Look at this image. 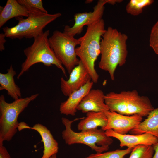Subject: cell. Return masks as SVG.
<instances>
[{
  "label": "cell",
  "mask_w": 158,
  "mask_h": 158,
  "mask_svg": "<svg viewBox=\"0 0 158 158\" xmlns=\"http://www.w3.org/2000/svg\"><path fill=\"white\" fill-rule=\"evenodd\" d=\"M128 39L126 35L111 27L106 30L101 38V56L99 67L108 72L112 80H114V73L117 67L122 66L126 62Z\"/></svg>",
  "instance_id": "6da1fadb"
},
{
  "label": "cell",
  "mask_w": 158,
  "mask_h": 158,
  "mask_svg": "<svg viewBox=\"0 0 158 158\" xmlns=\"http://www.w3.org/2000/svg\"><path fill=\"white\" fill-rule=\"evenodd\" d=\"M87 26L85 33L79 38L80 44L76 48L75 52L88 73L91 80L96 83L99 76L95 68V62L100 54L101 38L106 30L102 18Z\"/></svg>",
  "instance_id": "7a4b0ae2"
},
{
  "label": "cell",
  "mask_w": 158,
  "mask_h": 158,
  "mask_svg": "<svg viewBox=\"0 0 158 158\" xmlns=\"http://www.w3.org/2000/svg\"><path fill=\"white\" fill-rule=\"evenodd\" d=\"M104 98L109 110L123 115L146 116L154 109L148 97L140 95L136 90L110 92Z\"/></svg>",
  "instance_id": "3957f363"
},
{
  "label": "cell",
  "mask_w": 158,
  "mask_h": 158,
  "mask_svg": "<svg viewBox=\"0 0 158 158\" xmlns=\"http://www.w3.org/2000/svg\"><path fill=\"white\" fill-rule=\"evenodd\" d=\"M49 34L48 30L35 37L32 44L23 50L26 58L21 65L17 79L28 71L32 66L38 63H42L48 67L54 65L60 69L66 77L65 68L50 46L48 38Z\"/></svg>",
  "instance_id": "277c9868"
},
{
  "label": "cell",
  "mask_w": 158,
  "mask_h": 158,
  "mask_svg": "<svg viewBox=\"0 0 158 158\" xmlns=\"http://www.w3.org/2000/svg\"><path fill=\"white\" fill-rule=\"evenodd\" d=\"M61 16L60 13L50 14L39 11H31L26 18H15L18 21L15 26L4 27L3 30L6 37L11 39L34 38L43 33L47 25Z\"/></svg>",
  "instance_id": "5b68a950"
},
{
  "label": "cell",
  "mask_w": 158,
  "mask_h": 158,
  "mask_svg": "<svg viewBox=\"0 0 158 158\" xmlns=\"http://www.w3.org/2000/svg\"><path fill=\"white\" fill-rule=\"evenodd\" d=\"M39 95L37 93L30 97H21L11 103L6 101L4 95H0V144L11 140L17 131L19 115Z\"/></svg>",
  "instance_id": "8992f818"
},
{
  "label": "cell",
  "mask_w": 158,
  "mask_h": 158,
  "mask_svg": "<svg viewBox=\"0 0 158 158\" xmlns=\"http://www.w3.org/2000/svg\"><path fill=\"white\" fill-rule=\"evenodd\" d=\"M84 118H77L72 120L65 117L62 118V122L65 127V129L62 132V136L65 143L68 145L84 144L89 147L96 153H102L107 151L113 141L111 137L107 136L102 129L79 132L72 130V123Z\"/></svg>",
  "instance_id": "52a82bcc"
},
{
  "label": "cell",
  "mask_w": 158,
  "mask_h": 158,
  "mask_svg": "<svg viewBox=\"0 0 158 158\" xmlns=\"http://www.w3.org/2000/svg\"><path fill=\"white\" fill-rule=\"evenodd\" d=\"M49 42L56 56L70 73L80 61L75 50L80 44L79 39L55 30L49 38Z\"/></svg>",
  "instance_id": "ba28073f"
},
{
  "label": "cell",
  "mask_w": 158,
  "mask_h": 158,
  "mask_svg": "<svg viewBox=\"0 0 158 158\" xmlns=\"http://www.w3.org/2000/svg\"><path fill=\"white\" fill-rule=\"evenodd\" d=\"M110 0H99L93 8L92 12L76 13L74 16L75 23L72 27L66 25L64 27L63 32L74 37L80 34L83 28L102 18L104 10V5L109 4Z\"/></svg>",
  "instance_id": "9c48e42d"
},
{
  "label": "cell",
  "mask_w": 158,
  "mask_h": 158,
  "mask_svg": "<svg viewBox=\"0 0 158 158\" xmlns=\"http://www.w3.org/2000/svg\"><path fill=\"white\" fill-rule=\"evenodd\" d=\"M104 112L107 118V123L103 130L105 131L112 129L120 134H126L130 132L136 127L142 119V117L138 114L129 116L109 110Z\"/></svg>",
  "instance_id": "30bf717a"
},
{
  "label": "cell",
  "mask_w": 158,
  "mask_h": 158,
  "mask_svg": "<svg viewBox=\"0 0 158 158\" xmlns=\"http://www.w3.org/2000/svg\"><path fill=\"white\" fill-rule=\"evenodd\" d=\"M91 80L90 76L82 62L80 61L70 73L69 78L65 80L61 78L60 87L64 95L69 96Z\"/></svg>",
  "instance_id": "8fae6325"
},
{
  "label": "cell",
  "mask_w": 158,
  "mask_h": 158,
  "mask_svg": "<svg viewBox=\"0 0 158 158\" xmlns=\"http://www.w3.org/2000/svg\"><path fill=\"white\" fill-rule=\"evenodd\" d=\"M105 131L107 136L118 140L121 147L126 146L128 148L133 149L139 145L152 146L158 142L157 138L148 133L140 135L121 134L115 132L112 129L107 130Z\"/></svg>",
  "instance_id": "7c38bea8"
},
{
  "label": "cell",
  "mask_w": 158,
  "mask_h": 158,
  "mask_svg": "<svg viewBox=\"0 0 158 158\" xmlns=\"http://www.w3.org/2000/svg\"><path fill=\"white\" fill-rule=\"evenodd\" d=\"M25 129L35 130L40 134L44 146L43 154L41 158H50L58 152V143L46 127L37 123L35 124L32 127H30L24 122L19 123L18 128V130L20 131Z\"/></svg>",
  "instance_id": "4fadbf2b"
},
{
  "label": "cell",
  "mask_w": 158,
  "mask_h": 158,
  "mask_svg": "<svg viewBox=\"0 0 158 158\" xmlns=\"http://www.w3.org/2000/svg\"><path fill=\"white\" fill-rule=\"evenodd\" d=\"M104 95L99 89H91L83 97L77 107L83 113L89 112H105L109 110L104 101Z\"/></svg>",
  "instance_id": "5bb4252c"
},
{
  "label": "cell",
  "mask_w": 158,
  "mask_h": 158,
  "mask_svg": "<svg viewBox=\"0 0 158 158\" xmlns=\"http://www.w3.org/2000/svg\"><path fill=\"white\" fill-rule=\"evenodd\" d=\"M94 83L90 80L80 89L71 94L67 100L61 103L59 111L61 114L66 115L75 116L77 107L83 97L91 90Z\"/></svg>",
  "instance_id": "9a60e30c"
},
{
  "label": "cell",
  "mask_w": 158,
  "mask_h": 158,
  "mask_svg": "<svg viewBox=\"0 0 158 158\" xmlns=\"http://www.w3.org/2000/svg\"><path fill=\"white\" fill-rule=\"evenodd\" d=\"M0 28L7 21L20 16L27 17L29 11L16 0H8L4 7L0 6Z\"/></svg>",
  "instance_id": "2e32d148"
},
{
  "label": "cell",
  "mask_w": 158,
  "mask_h": 158,
  "mask_svg": "<svg viewBox=\"0 0 158 158\" xmlns=\"http://www.w3.org/2000/svg\"><path fill=\"white\" fill-rule=\"evenodd\" d=\"M107 118L104 112H89L78 123L77 128L78 130L85 131L97 129L100 127L102 130L106 126Z\"/></svg>",
  "instance_id": "e0dca14e"
},
{
  "label": "cell",
  "mask_w": 158,
  "mask_h": 158,
  "mask_svg": "<svg viewBox=\"0 0 158 158\" xmlns=\"http://www.w3.org/2000/svg\"><path fill=\"white\" fill-rule=\"evenodd\" d=\"M16 74L12 65L7 69L6 73H0V90H6L8 95L14 100L21 97L20 89L16 85L14 80V76Z\"/></svg>",
  "instance_id": "ac0fdd59"
},
{
  "label": "cell",
  "mask_w": 158,
  "mask_h": 158,
  "mask_svg": "<svg viewBox=\"0 0 158 158\" xmlns=\"http://www.w3.org/2000/svg\"><path fill=\"white\" fill-rule=\"evenodd\" d=\"M147 116L144 121H142L130 133L132 135L147 133L158 138V107L154 109Z\"/></svg>",
  "instance_id": "d6986e66"
},
{
  "label": "cell",
  "mask_w": 158,
  "mask_h": 158,
  "mask_svg": "<svg viewBox=\"0 0 158 158\" xmlns=\"http://www.w3.org/2000/svg\"><path fill=\"white\" fill-rule=\"evenodd\" d=\"M153 0H130L126 6L127 13L134 16H138L143 11V8L152 4Z\"/></svg>",
  "instance_id": "ffe728a7"
},
{
  "label": "cell",
  "mask_w": 158,
  "mask_h": 158,
  "mask_svg": "<svg viewBox=\"0 0 158 158\" xmlns=\"http://www.w3.org/2000/svg\"><path fill=\"white\" fill-rule=\"evenodd\" d=\"M154 153L152 146L139 145L132 149L129 158H152Z\"/></svg>",
  "instance_id": "44dd1931"
},
{
  "label": "cell",
  "mask_w": 158,
  "mask_h": 158,
  "mask_svg": "<svg viewBox=\"0 0 158 158\" xmlns=\"http://www.w3.org/2000/svg\"><path fill=\"white\" fill-rule=\"evenodd\" d=\"M132 149L127 148L125 150L117 149L114 150L102 153L91 154L85 158H124L130 153Z\"/></svg>",
  "instance_id": "7402d4cb"
},
{
  "label": "cell",
  "mask_w": 158,
  "mask_h": 158,
  "mask_svg": "<svg viewBox=\"0 0 158 158\" xmlns=\"http://www.w3.org/2000/svg\"><path fill=\"white\" fill-rule=\"evenodd\" d=\"M21 5L26 8L29 11H39L47 13V11L44 9L42 0H17Z\"/></svg>",
  "instance_id": "603a6c76"
},
{
  "label": "cell",
  "mask_w": 158,
  "mask_h": 158,
  "mask_svg": "<svg viewBox=\"0 0 158 158\" xmlns=\"http://www.w3.org/2000/svg\"><path fill=\"white\" fill-rule=\"evenodd\" d=\"M149 45L155 53L158 55V20L154 25L151 29Z\"/></svg>",
  "instance_id": "cb8c5ba5"
},
{
  "label": "cell",
  "mask_w": 158,
  "mask_h": 158,
  "mask_svg": "<svg viewBox=\"0 0 158 158\" xmlns=\"http://www.w3.org/2000/svg\"><path fill=\"white\" fill-rule=\"evenodd\" d=\"M0 158H11L7 150L3 144H0Z\"/></svg>",
  "instance_id": "d4e9b609"
},
{
  "label": "cell",
  "mask_w": 158,
  "mask_h": 158,
  "mask_svg": "<svg viewBox=\"0 0 158 158\" xmlns=\"http://www.w3.org/2000/svg\"><path fill=\"white\" fill-rule=\"evenodd\" d=\"M6 35L4 33H1L0 34V51H2L4 50L5 48L4 44L6 42L5 39Z\"/></svg>",
  "instance_id": "484cf974"
},
{
  "label": "cell",
  "mask_w": 158,
  "mask_h": 158,
  "mask_svg": "<svg viewBox=\"0 0 158 158\" xmlns=\"http://www.w3.org/2000/svg\"><path fill=\"white\" fill-rule=\"evenodd\" d=\"M154 153L152 158H158V142L152 146Z\"/></svg>",
  "instance_id": "4316f807"
},
{
  "label": "cell",
  "mask_w": 158,
  "mask_h": 158,
  "mask_svg": "<svg viewBox=\"0 0 158 158\" xmlns=\"http://www.w3.org/2000/svg\"><path fill=\"white\" fill-rule=\"evenodd\" d=\"M50 158H56V154H54Z\"/></svg>",
  "instance_id": "83f0119b"
}]
</instances>
